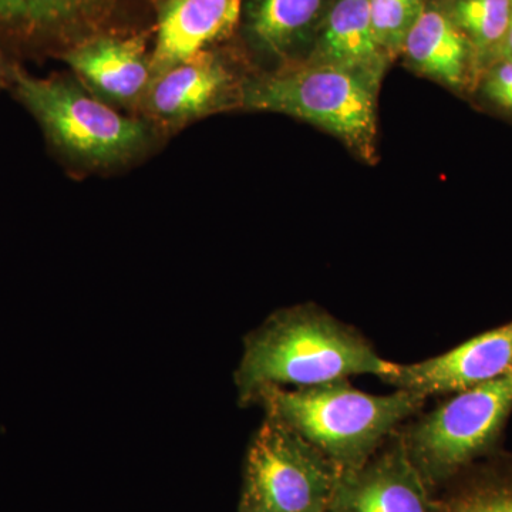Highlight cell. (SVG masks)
<instances>
[{"instance_id":"8","label":"cell","mask_w":512,"mask_h":512,"mask_svg":"<svg viewBox=\"0 0 512 512\" xmlns=\"http://www.w3.org/2000/svg\"><path fill=\"white\" fill-rule=\"evenodd\" d=\"M332 512H440L437 493L420 476L399 430L363 466L339 474Z\"/></svg>"},{"instance_id":"22","label":"cell","mask_w":512,"mask_h":512,"mask_svg":"<svg viewBox=\"0 0 512 512\" xmlns=\"http://www.w3.org/2000/svg\"><path fill=\"white\" fill-rule=\"evenodd\" d=\"M322 512H332V511H330V510H329V507H328V508H326V510H325V511H322Z\"/></svg>"},{"instance_id":"6","label":"cell","mask_w":512,"mask_h":512,"mask_svg":"<svg viewBox=\"0 0 512 512\" xmlns=\"http://www.w3.org/2000/svg\"><path fill=\"white\" fill-rule=\"evenodd\" d=\"M338 471L311 444L266 416L248 447L238 512H322Z\"/></svg>"},{"instance_id":"16","label":"cell","mask_w":512,"mask_h":512,"mask_svg":"<svg viewBox=\"0 0 512 512\" xmlns=\"http://www.w3.org/2000/svg\"><path fill=\"white\" fill-rule=\"evenodd\" d=\"M440 512H512V453L471 464L437 491Z\"/></svg>"},{"instance_id":"14","label":"cell","mask_w":512,"mask_h":512,"mask_svg":"<svg viewBox=\"0 0 512 512\" xmlns=\"http://www.w3.org/2000/svg\"><path fill=\"white\" fill-rule=\"evenodd\" d=\"M306 60L349 70L379 89L390 60L373 32L369 0H333Z\"/></svg>"},{"instance_id":"9","label":"cell","mask_w":512,"mask_h":512,"mask_svg":"<svg viewBox=\"0 0 512 512\" xmlns=\"http://www.w3.org/2000/svg\"><path fill=\"white\" fill-rule=\"evenodd\" d=\"M512 370V320L468 339L443 355L416 363H396L383 382L423 397L456 394L507 375Z\"/></svg>"},{"instance_id":"1","label":"cell","mask_w":512,"mask_h":512,"mask_svg":"<svg viewBox=\"0 0 512 512\" xmlns=\"http://www.w3.org/2000/svg\"><path fill=\"white\" fill-rule=\"evenodd\" d=\"M383 359L359 330L313 303L279 309L244 340L235 386L242 404L269 389H306L355 376L386 379Z\"/></svg>"},{"instance_id":"21","label":"cell","mask_w":512,"mask_h":512,"mask_svg":"<svg viewBox=\"0 0 512 512\" xmlns=\"http://www.w3.org/2000/svg\"><path fill=\"white\" fill-rule=\"evenodd\" d=\"M510 6V26H508L507 37H505L504 45L501 47L500 55H498L497 60L512 57V0H510ZM497 60H495V62H497Z\"/></svg>"},{"instance_id":"12","label":"cell","mask_w":512,"mask_h":512,"mask_svg":"<svg viewBox=\"0 0 512 512\" xmlns=\"http://www.w3.org/2000/svg\"><path fill=\"white\" fill-rule=\"evenodd\" d=\"M231 83L220 57L204 50L154 76L143 101L154 120L181 126L217 109Z\"/></svg>"},{"instance_id":"7","label":"cell","mask_w":512,"mask_h":512,"mask_svg":"<svg viewBox=\"0 0 512 512\" xmlns=\"http://www.w3.org/2000/svg\"><path fill=\"white\" fill-rule=\"evenodd\" d=\"M130 0H0V40L63 56L87 40L128 33Z\"/></svg>"},{"instance_id":"4","label":"cell","mask_w":512,"mask_h":512,"mask_svg":"<svg viewBox=\"0 0 512 512\" xmlns=\"http://www.w3.org/2000/svg\"><path fill=\"white\" fill-rule=\"evenodd\" d=\"M10 89L57 153L73 163L119 167L150 146L147 121L123 116L67 77H36L16 66Z\"/></svg>"},{"instance_id":"13","label":"cell","mask_w":512,"mask_h":512,"mask_svg":"<svg viewBox=\"0 0 512 512\" xmlns=\"http://www.w3.org/2000/svg\"><path fill=\"white\" fill-rule=\"evenodd\" d=\"M244 0H164L151 52L153 77L234 32Z\"/></svg>"},{"instance_id":"15","label":"cell","mask_w":512,"mask_h":512,"mask_svg":"<svg viewBox=\"0 0 512 512\" xmlns=\"http://www.w3.org/2000/svg\"><path fill=\"white\" fill-rule=\"evenodd\" d=\"M402 56L412 69L453 89L476 79L474 52L447 9L429 5L404 40Z\"/></svg>"},{"instance_id":"20","label":"cell","mask_w":512,"mask_h":512,"mask_svg":"<svg viewBox=\"0 0 512 512\" xmlns=\"http://www.w3.org/2000/svg\"><path fill=\"white\" fill-rule=\"evenodd\" d=\"M18 64L10 62L8 57L0 50V90L10 89L12 86L13 72Z\"/></svg>"},{"instance_id":"19","label":"cell","mask_w":512,"mask_h":512,"mask_svg":"<svg viewBox=\"0 0 512 512\" xmlns=\"http://www.w3.org/2000/svg\"><path fill=\"white\" fill-rule=\"evenodd\" d=\"M483 94L498 109L512 113V57L497 60L481 73Z\"/></svg>"},{"instance_id":"18","label":"cell","mask_w":512,"mask_h":512,"mask_svg":"<svg viewBox=\"0 0 512 512\" xmlns=\"http://www.w3.org/2000/svg\"><path fill=\"white\" fill-rule=\"evenodd\" d=\"M426 5V0H369L373 32L387 59L402 55L404 40Z\"/></svg>"},{"instance_id":"17","label":"cell","mask_w":512,"mask_h":512,"mask_svg":"<svg viewBox=\"0 0 512 512\" xmlns=\"http://www.w3.org/2000/svg\"><path fill=\"white\" fill-rule=\"evenodd\" d=\"M467 37L476 59L477 76L500 55L510 26V0H451L447 8Z\"/></svg>"},{"instance_id":"2","label":"cell","mask_w":512,"mask_h":512,"mask_svg":"<svg viewBox=\"0 0 512 512\" xmlns=\"http://www.w3.org/2000/svg\"><path fill=\"white\" fill-rule=\"evenodd\" d=\"M426 400L399 389L370 394L340 380L306 389L265 390L255 403L318 450L339 476L363 466L384 441L423 410Z\"/></svg>"},{"instance_id":"5","label":"cell","mask_w":512,"mask_h":512,"mask_svg":"<svg viewBox=\"0 0 512 512\" xmlns=\"http://www.w3.org/2000/svg\"><path fill=\"white\" fill-rule=\"evenodd\" d=\"M512 414V370L456 393L399 429L407 454L434 493L471 464L501 450Z\"/></svg>"},{"instance_id":"10","label":"cell","mask_w":512,"mask_h":512,"mask_svg":"<svg viewBox=\"0 0 512 512\" xmlns=\"http://www.w3.org/2000/svg\"><path fill=\"white\" fill-rule=\"evenodd\" d=\"M146 42L144 33H109L62 57L97 97L128 106L144 100L153 80Z\"/></svg>"},{"instance_id":"3","label":"cell","mask_w":512,"mask_h":512,"mask_svg":"<svg viewBox=\"0 0 512 512\" xmlns=\"http://www.w3.org/2000/svg\"><path fill=\"white\" fill-rule=\"evenodd\" d=\"M377 89L359 74L303 60L242 84L245 109L286 114L339 138L366 161L376 160Z\"/></svg>"},{"instance_id":"11","label":"cell","mask_w":512,"mask_h":512,"mask_svg":"<svg viewBox=\"0 0 512 512\" xmlns=\"http://www.w3.org/2000/svg\"><path fill=\"white\" fill-rule=\"evenodd\" d=\"M333 0H244L242 36L262 59L286 64L311 56Z\"/></svg>"}]
</instances>
